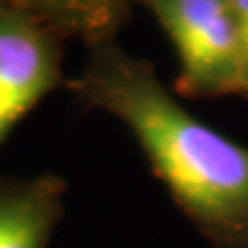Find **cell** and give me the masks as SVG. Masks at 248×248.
I'll list each match as a JSON object with an SVG mask.
<instances>
[{
  "mask_svg": "<svg viewBox=\"0 0 248 248\" xmlns=\"http://www.w3.org/2000/svg\"><path fill=\"white\" fill-rule=\"evenodd\" d=\"M64 89L120 120L178 209L215 248H248V147L178 102L147 58L118 42L93 46Z\"/></svg>",
  "mask_w": 248,
  "mask_h": 248,
  "instance_id": "1",
  "label": "cell"
},
{
  "mask_svg": "<svg viewBox=\"0 0 248 248\" xmlns=\"http://www.w3.org/2000/svg\"><path fill=\"white\" fill-rule=\"evenodd\" d=\"M149 11L178 56L174 89L190 99L248 97L242 52L228 0H135Z\"/></svg>",
  "mask_w": 248,
  "mask_h": 248,
  "instance_id": "2",
  "label": "cell"
},
{
  "mask_svg": "<svg viewBox=\"0 0 248 248\" xmlns=\"http://www.w3.org/2000/svg\"><path fill=\"white\" fill-rule=\"evenodd\" d=\"M64 42L40 19L0 9V149L44 97L64 87Z\"/></svg>",
  "mask_w": 248,
  "mask_h": 248,
  "instance_id": "3",
  "label": "cell"
},
{
  "mask_svg": "<svg viewBox=\"0 0 248 248\" xmlns=\"http://www.w3.org/2000/svg\"><path fill=\"white\" fill-rule=\"evenodd\" d=\"M66 190L68 182L52 172L31 178L0 174V248H50Z\"/></svg>",
  "mask_w": 248,
  "mask_h": 248,
  "instance_id": "4",
  "label": "cell"
},
{
  "mask_svg": "<svg viewBox=\"0 0 248 248\" xmlns=\"http://www.w3.org/2000/svg\"><path fill=\"white\" fill-rule=\"evenodd\" d=\"M133 6V0H0V9L27 13L87 48L114 42Z\"/></svg>",
  "mask_w": 248,
  "mask_h": 248,
  "instance_id": "5",
  "label": "cell"
},
{
  "mask_svg": "<svg viewBox=\"0 0 248 248\" xmlns=\"http://www.w3.org/2000/svg\"><path fill=\"white\" fill-rule=\"evenodd\" d=\"M232 19L236 25L238 42H240V52H242V62H244V73H246V83H248V0H228Z\"/></svg>",
  "mask_w": 248,
  "mask_h": 248,
  "instance_id": "6",
  "label": "cell"
},
{
  "mask_svg": "<svg viewBox=\"0 0 248 248\" xmlns=\"http://www.w3.org/2000/svg\"><path fill=\"white\" fill-rule=\"evenodd\" d=\"M133 2H135V0H133Z\"/></svg>",
  "mask_w": 248,
  "mask_h": 248,
  "instance_id": "7",
  "label": "cell"
}]
</instances>
